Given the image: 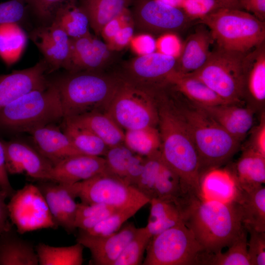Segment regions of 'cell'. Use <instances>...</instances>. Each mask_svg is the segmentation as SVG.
Masks as SVG:
<instances>
[{
  "label": "cell",
  "instance_id": "6da1fadb",
  "mask_svg": "<svg viewBox=\"0 0 265 265\" xmlns=\"http://www.w3.org/2000/svg\"><path fill=\"white\" fill-rule=\"evenodd\" d=\"M157 105L162 160L178 175L186 194L203 196L198 153L167 87L159 89Z\"/></svg>",
  "mask_w": 265,
  "mask_h": 265
},
{
  "label": "cell",
  "instance_id": "7a4b0ae2",
  "mask_svg": "<svg viewBox=\"0 0 265 265\" xmlns=\"http://www.w3.org/2000/svg\"><path fill=\"white\" fill-rule=\"evenodd\" d=\"M178 206L184 224L205 252L229 247L244 228L232 203L191 195Z\"/></svg>",
  "mask_w": 265,
  "mask_h": 265
},
{
  "label": "cell",
  "instance_id": "3957f363",
  "mask_svg": "<svg viewBox=\"0 0 265 265\" xmlns=\"http://www.w3.org/2000/svg\"><path fill=\"white\" fill-rule=\"evenodd\" d=\"M169 93L195 145L200 162V178L208 171L227 163L238 151L240 142L226 132L203 107L172 87Z\"/></svg>",
  "mask_w": 265,
  "mask_h": 265
},
{
  "label": "cell",
  "instance_id": "277c9868",
  "mask_svg": "<svg viewBox=\"0 0 265 265\" xmlns=\"http://www.w3.org/2000/svg\"><path fill=\"white\" fill-rule=\"evenodd\" d=\"M121 79L99 71L69 72L51 81L58 89L63 119L91 111H105Z\"/></svg>",
  "mask_w": 265,
  "mask_h": 265
},
{
  "label": "cell",
  "instance_id": "5b68a950",
  "mask_svg": "<svg viewBox=\"0 0 265 265\" xmlns=\"http://www.w3.org/2000/svg\"><path fill=\"white\" fill-rule=\"evenodd\" d=\"M209 29L216 46L246 53L265 41V22L242 9L216 7L196 20Z\"/></svg>",
  "mask_w": 265,
  "mask_h": 265
},
{
  "label": "cell",
  "instance_id": "8992f818",
  "mask_svg": "<svg viewBox=\"0 0 265 265\" xmlns=\"http://www.w3.org/2000/svg\"><path fill=\"white\" fill-rule=\"evenodd\" d=\"M59 94L50 84L29 92L0 110V129L12 132H28L63 120Z\"/></svg>",
  "mask_w": 265,
  "mask_h": 265
},
{
  "label": "cell",
  "instance_id": "52a82bcc",
  "mask_svg": "<svg viewBox=\"0 0 265 265\" xmlns=\"http://www.w3.org/2000/svg\"><path fill=\"white\" fill-rule=\"evenodd\" d=\"M160 86L121 79L105 112L125 131L157 127V94Z\"/></svg>",
  "mask_w": 265,
  "mask_h": 265
},
{
  "label": "cell",
  "instance_id": "ba28073f",
  "mask_svg": "<svg viewBox=\"0 0 265 265\" xmlns=\"http://www.w3.org/2000/svg\"><path fill=\"white\" fill-rule=\"evenodd\" d=\"M246 53L216 46L205 63L188 75L201 80L225 101L245 104L242 61Z\"/></svg>",
  "mask_w": 265,
  "mask_h": 265
},
{
  "label": "cell",
  "instance_id": "9c48e42d",
  "mask_svg": "<svg viewBox=\"0 0 265 265\" xmlns=\"http://www.w3.org/2000/svg\"><path fill=\"white\" fill-rule=\"evenodd\" d=\"M65 186L74 198L78 197L86 204L100 203L120 209H141L150 202L134 186L107 172Z\"/></svg>",
  "mask_w": 265,
  "mask_h": 265
},
{
  "label": "cell",
  "instance_id": "30bf717a",
  "mask_svg": "<svg viewBox=\"0 0 265 265\" xmlns=\"http://www.w3.org/2000/svg\"><path fill=\"white\" fill-rule=\"evenodd\" d=\"M203 251L184 223L152 237L146 249L144 265H197Z\"/></svg>",
  "mask_w": 265,
  "mask_h": 265
},
{
  "label": "cell",
  "instance_id": "8fae6325",
  "mask_svg": "<svg viewBox=\"0 0 265 265\" xmlns=\"http://www.w3.org/2000/svg\"><path fill=\"white\" fill-rule=\"evenodd\" d=\"M10 199L7 204L9 218L20 234L58 227L37 185H26L15 191Z\"/></svg>",
  "mask_w": 265,
  "mask_h": 265
},
{
  "label": "cell",
  "instance_id": "7c38bea8",
  "mask_svg": "<svg viewBox=\"0 0 265 265\" xmlns=\"http://www.w3.org/2000/svg\"><path fill=\"white\" fill-rule=\"evenodd\" d=\"M133 11L140 28L156 33L181 31L196 22L184 9L157 0H135Z\"/></svg>",
  "mask_w": 265,
  "mask_h": 265
},
{
  "label": "cell",
  "instance_id": "4fadbf2b",
  "mask_svg": "<svg viewBox=\"0 0 265 265\" xmlns=\"http://www.w3.org/2000/svg\"><path fill=\"white\" fill-rule=\"evenodd\" d=\"M8 174H24L40 181H49L53 165L36 148L18 140H1Z\"/></svg>",
  "mask_w": 265,
  "mask_h": 265
},
{
  "label": "cell",
  "instance_id": "5bb4252c",
  "mask_svg": "<svg viewBox=\"0 0 265 265\" xmlns=\"http://www.w3.org/2000/svg\"><path fill=\"white\" fill-rule=\"evenodd\" d=\"M49 68L42 59L33 66L10 74L0 75V110L23 95L48 87Z\"/></svg>",
  "mask_w": 265,
  "mask_h": 265
},
{
  "label": "cell",
  "instance_id": "9a60e30c",
  "mask_svg": "<svg viewBox=\"0 0 265 265\" xmlns=\"http://www.w3.org/2000/svg\"><path fill=\"white\" fill-rule=\"evenodd\" d=\"M30 38L44 56L49 72L60 68L69 70L71 38L53 22L33 30Z\"/></svg>",
  "mask_w": 265,
  "mask_h": 265
},
{
  "label": "cell",
  "instance_id": "2e32d148",
  "mask_svg": "<svg viewBox=\"0 0 265 265\" xmlns=\"http://www.w3.org/2000/svg\"><path fill=\"white\" fill-rule=\"evenodd\" d=\"M136 229L133 223H128L117 232L106 237L92 236L79 231L77 242L89 249L91 264L113 265Z\"/></svg>",
  "mask_w": 265,
  "mask_h": 265
},
{
  "label": "cell",
  "instance_id": "e0dca14e",
  "mask_svg": "<svg viewBox=\"0 0 265 265\" xmlns=\"http://www.w3.org/2000/svg\"><path fill=\"white\" fill-rule=\"evenodd\" d=\"M243 97L255 111L265 103V41L246 53L242 61Z\"/></svg>",
  "mask_w": 265,
  "mask_h": 265
},
{
  "label": "cell",
  "instance_id": "ac0fdd59",
  "mask_svg": "<svg viewBox=\"0 0 265 265\" xmlns=\"http://www.w3.org/2000/svg\"><path fill=\"white\" fill-rule=\"evenodd\" d=\"M107 172L103 157L78 154L53 166L49 181L70 185Z\"/></svg>",
  "mask_w": 265,
  "mask_h": 265
},
{
  "label": "cell",
  "instance_id": "d6986e66",
  "mask_svg": "<svg viewBox=\"0 0 265 265\" xmlns=\"http://www.w3.org/2000/svg\"><path fill=\"white\" fill-rule=\"evenodd\" d=\"M177 62L175 57L159 52L139 56L127 65L129 80L147 85L165 84L175 71Z\"/></svg>",
  "mask_w": 265,
  "mask_h": 265
},
{
  "label": "cell",
  "instance_id": "ffe728a7",
  "mask_svg": "<svg viewBox=\"0 0 265 265\" xmlns=\"http://www.w3.org/2000/svg\"><path fill=\"white\" fill-rule=\"evenodd\" d=\"M42 193L53 220L68 234L76 229L75 221L77 208L75 198L66 186L50 181H40L36 185Z\"/></svg>",
  "mask_w": 265,
  "mask_h": 265
},
{
  "label": "cell",
  "instance_id": "44dd1931",
  "mask_svg": "<svg viewBox=\"0 0 265 265\" xmlns=\"http://www.w3.org/2000/svg\"><path fill=\"white\" fill-rule=\"evenodd\" d=\"M111 51L107 46L90 33L71 39L69 72L99 71L109 61Z\"/></svg>",
  "mask_w": 265,
  "mask_h": 265
},
{
  "label": "cell",
  "instance_id": "7402d4cb",
  "mask_svg": "<svg viewBox=\"0 0 265 265\" xmlns=\"http://www.w3.org/2000/svg\"><path fill=\"white\" fill-rule=\"evenodd\" d=\"M244 104L226 103L203 107L226 132L240 142L253 128L255 112L251 107L244 106Z\"/></svg>",
  "mask_w": 265,
  "mask_h": 265
},
{
  "label": "cell",
  "instance_id": "603a6c76",
  "mask_svg": "<svg viewBox=\"0 0 265 265\" xmlns=\"http://www.w3.org/2000/svg\"><path fill=\"white\" fill-rule=\"evenodd\" d=\"M29 133L37 150L53 165L69 157L83 154L55 124L39 128Z\"/></svg>",
  "mask_w": 265,
  "mask_h": 265
},
{
  "label": "cell",
  "instance_id": "cb8c5ba5",
  "mask_svg": "<svg viewBox=\"0 0 265 265\" xmlns=\"http://www.w3.org/2000/svg\"><path fill=\"white\" fill-rule=\"evenodd\" d=\"M225 168L238 189L249 191L265 182V157L246 147L238 160Z\"/></svg>",
  "mask_w": 265,
  "mask_h": 265
},
{
  "label": "cell",
  "instance_id": "d4e9b609",
  "mask_svg": "<svg viewBox=\"0 0 265 265\" xmlns=\"http://www.w3.org/2000/svg\"><path fill=\"white\" fill-rule=\"evenodd\" d=\"M193 33L187 38L175 71L181 74H188L200 69L208 59L212 51L210 46L214 43L208 28L198 24Z\"/></svg>",
  "mask_w": 265,
  "mask_h": 265
},
{
  "label": "cell",
  "instance_id": "484cf974",
  "mask_svg": "<svg viewBox=\"0 0 265 265\" xmlns=\"http://www.w3.org/2000/svg\"><path fill=\"white\" fill-rule=\"evenodd\" d=\"M104 157L107 173L134 186L143 171L145 157L133 153L124 144L109 147Z\"/></svg>",
  "mask_w": 265,
  "mask_h": 265
},
{
  "label": "cell",
  "instance_id": "4316f807",
  "mask_svg": "<svg viewBox=\"0 0 265 265\" xmlns=\"http://www.w3.org/2000/svg\"><path fill=\"white\" fill-rule=\"evenodd\" d=\"M246 230L265 232V187L261 185L249 191L238 189L232 203Z\"/></svg>",
  "mask_w": 265,
  "mask_h": 265
},
{
  "label": "cell",
  "instance_id": "83f0119b",
  "mask_svg": "<svg viewBox=\"0 0 265 265\" xmlns=\"http://www.w3.org/2000/svg\"><path fill=\"white\" fill-rule=\"evenodd\" d=\"M63 120L89 130L108 147L124 144L125 131L105 111H91Z\"/></svg>",
  "mask_w": 265,
  "mask_h": 265
},
{
  "label": "cell",
  "instance_id": "f1b7e54d",
  "mask_svg": "<svg viewBox=\"0 0 265 265\" xmlns=\"http://www.w3.org/2000/svg\"><path fill=\"white\" fill-rule=\"evenodd\" d=\"M166 83L190 101L203 107L229 103L201 80L188 74H181L174 71L167 77Z\"/></svg>",
  "mask_w": 265,
  "mask_h": 265
},
{
  "label": "cell",
  "instance_id": "f546056e",
  "mask_svg": "<svg viewBox=\"0 0 265 265\" xmlns=\"http://www.w3.org/2000/svg\"><path fill=\"white\" fill-rule=\"evenodd\" d=\"M33 245L19 237L12 225L0 234V265H37Z\"/></svg>",
  "mask_w": 265,
  "mask_h": 265
},
{
  "label": "cell",
  "instance_id": "4dcf8cb0",
  "mask_svg": "<svg viewBox=\"0 0 265 265\" xmlns=\"http://www.w3.org/2000/svg\"><path fill=\"white\" fill-rule=\"evenodd\" d=\"M203 196L208 199L232 203L238 193V189L229 172L220 167L205 173L200 178Z\"/></svg>",
  "mask_w": 265,
  "mask_h": 265
},
{
  "label": "cell",
  "instance_id": "1f68e13d",
  "mask_svg": "<svg viewBox=\"0 0 265 265\" xmlns=\"http://www.w3.org/2000/svg\"><path fill=\"white\" fill-rule=\"evenodd\" d=\"M132 0H80V6L86 14L90 26L97 35L104 26L128 9Z\"/></svg>",
  "mask_w": 265,
  "mask_h": 265
},
{
  "label": "cell",
  "instance_id": "d6a6232c",
  "mask_svg": "<svg viewBox=\"0 0 265 265\" xmlns=\"http://www.w3.org/2000/svg\"><path fill=\"white\" fill-rule=\"evenodd\" d=\"M247 231L244 228L237 238L222 253L202 251L199 256L197 265H251L247 251Z\"/></svg>",
  "mask_w": 265,
  "mask_h": 265
},
{
  "label": "cell",
  "instance_id": "836d02e7",
  "mask_svg": "<svg viewBox=\"0 0 265 265\" xmlns=\"http://www.w3.org/2000/svg\"><path fill=\"white\" fill-rule=\"evenodd\" d=\"M149 203L150 212L145 227L152 238L183 223L181 211L174 202L152 199Z\"/></svg>",
  "mask_w": 265,
  "mask_h": 265
},
{
  "label": "cell",
  "instance_id": "e575fe53",
  "mask_svg": "<svg viewBox=\"0 0 265 265\" xmlns=\"http://www.w3.org/2000/svg\"><path fill=\"white\" fill-rule=\"evenodd\" d=\"M77 0H70L56 12L52 22L62 28L71 39L90 33L88 18Z\"/></svg>",
  "mask_w": 265,
  "mask_h": 265
},
{
  "label": "cell",
  "instance_id": "d590c367",
  "mask_svg": "<svg viewBox=\"0 0 265 265\" xmlns=\"http://www.w3.org/2000/svg\"><path fill=\"white\" fill-rule=\"evenodd\" d=\"M84 247L78 242L71 246L61 247L39 243L35 250L40 265H81Z\"/></svg>",
  "mask_w": 265,
  "mask_h": 265
},
{
  "label": "cell",
  "instance_id": "8d00e7d4",
  "mask_svg": "<svg viewBox=\"0 0 265 265\" xmlns=\"http://www.w3.org/2000/svg\"><path fill=\"white\" fill-rule=\"evenodd\" d=\"M63 121V132L79 151L85 155L105 156L109 147L101 138L85 128Z\"/></svg>",
  "mask_w": 265,
  "mask_h": 265
},
{
  "label": "cell",
  "instance_id": "74e56055",
  "mask_svg": "<svg viewBox=\"0 0 265 265\" xmlns=\"http://www.w3.org/2000/svg\"><path fill=\"white\" fill-rule=\"evenodd\" d=\"M26 41V34L18 23L0 25V56L7 65L18 60Z\"/></svg>",
  "mask_w": 265,
  "mask_h": 265
},
{
  "label": "cell",
  "instance_id": "f35d334b",
  "mask_svg": "<svg viewBox=\"0 0 265 265\" xmlns=\"http://www.w3.org/2000/svg\"><path fill=\"white\" fill-rule=\"evenodd\" d=\"M124 144L133 153L145 158L160 150L161 140L158 127L125 131Z\"/></svg>",
  "mask_w": 265,
  "mask_h": 265
},
{
  "label": "cell",
  "instance_id": "ab89813d",
  "mask_svg": "<svg viewBox=\"0 0 265 265\" xmlns=\"http://www.w3.org/2000/svg\"><path fill=\"white\" fill-rule=\"evenodd\" d=\"M187 195L178 175L163 160L156 178L152 199L172 202L178 205Z\"/></svg>",
  "mask_w": 265,
  "mask_h": 265
},
{
  "label": "cell",
  "instance_id": "60d3db41",
  "mask_svg": "<svg viewBox=\"0 0 265 265\" xmlns=\"http://www.w3.org/2000/svg\"><path fill=\"white\" fill-rule=\"evenodd\" d=\"M119 210L113 206L100 203H77L75 227L80 230L90 229Z\"/></svg>",
  "mask_w": 265,
  "mask_h": 265
},
{
  "label": "cell",
  "instance_id": "b9f144b4",
  "mask_svg": "<svg viewBox=\"0 0 265 265\" xmlns=\"http://www.w3.org/2000/svg\"><path fill=\"white\" fill-rule=\"evenodd\" d=\"M151 238L145 227L137 228L113 265H142L144 253Z\"/></svg>",
  "mask_w": 265,
  "mask_h": 265
},
{
  "label": "cell",
  "instance_id": "7bdbcfd3",
  "mask_svg": "<svg viewBox=\"0 0 265 265\" xmlns=\"http://www.w3.org/2000/svg\"><path fill=\"white\" fill-rule=\"evenodd\" d=\"M141 208L132 207L122 209L105 218L93 228L79 231L95 237H106L117 232L123 224L133 216Z\"/></svg>",
  "mask_w": 265,
  "mask_h": 265
},
{
  "label": "cell",
  "instance_id": "ee69618b",
  "mask_svg": "<svg viewBox=\"0 0 265 265\" xmlns=\"http://www.w3.org/2000/svg\"><path fill=\"white\" fill-rule=\"evenodd\" d=\"M34 15L41 21L50 24L57 10L70 0H23Z\"/></svg>",
  "mask_w": 265,
  "mask_h": 265
},
{
  "label": "cell",
  "instance_id": "f6af8a7d",
  "mask_svg": "<svg viewBox=\"0 0 265 265\" xmlns=\"http://www.w3.org/2000/svg\"><path fill=\"white\" fill-rule=\"evenodd\" d=\"M250 234L247 251L251 265H265V232L253 229L246 230Z\"/></svg>",
  "mask_w": 265,
  "mask_h": 265
},
{
  "label": "cell",
  "instance_id": "bcb514c9",
  "mask_svg": "<svg viewBox=\"0 0 265 265\" xmlns=\"http://www.w3.org/2000/svg\"><path fill=\"white\" fill-rule=\"evenodd\" d=\"M27 8L23 0H9L0 3V25L18 23L24 18Z\"/></svg>",
  "mask_w": 265,
  "mask_h": 265
},
{
  "label": "cell",
  "instance_id": "7dc6e473",
  "mask_svg": "<svg viewBox=\"0 0 265 265\" xmlns=\"http://www.w3.org/2000/svg\"><path fill=\"white\" fill-rule=\"evenodd\" d=\"M133 21L129 9L107 23L103 28L101 35L107 44L124 26Z\"/></svg>",
  "mask_w": 265,
  "mask_h": 265
},
{
  "label": "cell",
  "instance_id": "c3c4849f",
  "mask_svg": "<svg viewBox=\"0 0 265 265\" xmlns=\"http://www.w3.org/2000/svg\"><path fill=\"white\" fill-rule=\"evenodd\" d=\"M133 21L121 28L112 39L106 44L111 51H119L128 45L133 37Z\"/></svg>",
  "mask_w": 265,
  "mask_h": 265
},
{
  "label": "cell",
  "instance_id": "681fc988",
  "mask_svg": "<svg viewBox=\"0 0 265 265\" xmlns=\"http://www.w3.org/2000/svg\"><path fill=\"white\" fill-rule=\"evenodd\" d=\"M130 44L132 50L139 56L154 53L157 48L154 38L146 34L133 37Z\"/></svg>",
  "mask_w": 265,
  "mask_h": 265
},
{
  "label": "cell",
  "instance_id": "f907efd6",
  "mask_svg": "<svg viewBox=\"0 0 265 265\" xmlns=\"http://www.w3.org/2000/svg\"><path fill=\"white\" fill-rule=\"evenodd\" d=\"M156 47L159 49V53L175 57L181 50L179 39L172 33L163 34L156 42Z\"/></svg>",
  "mask_w": 265,
  "mask_h": 265
},
{
  "label": "cell",
  "instance_id": "816d5d0a",
  "mask_svg": "<svg viewBox=\"0 0 265 265\" xmlns=\"http://www.w3.org/2000/svg\"><path fill=\"white\" fill-rule=\"evenodd\" d=\"M259 125L253 132L251 142L248 147L265 157V117L262 114Z\"/></svg>",
  "mask_w": 265,
  "mask_h": 265
},
{
  "label": "cell",
  "instance_id": "f5cc1de1",
  "mask_svg": "<svg viewBox=\"0 0 265 265\" xmlns=\"http://www.w3.org/2000/svg\"><path fill=\"white\" fill-rule=\"evenodd\" d=\"M0 188L7 197L10 198L15 192L10 183L6 170L3 148L0 140Z\"/></svg>",
  "mask_w": 265,
  "mask_h": 265
},
{
  "label": "cell",
  "instance_id": "db71d44e",
  "mask_svg": "<svg viewBox=\"0 0 265 265\" xmlns=\"http://www.w3.org/2000/svg\"><path fill=\"white\" fill-rule=\"evenodd\" d=\"M242 9L265 22V0H238Z\"/></svg>",
  "mask_w": 265,
  "mask_h": 265
},
{
  "label": "cell",
  "instance_id": "11a10c76",
  "mask_svg": "<svg viewBox=\"0 0 265 265\" xmlns=\"http://www.w3.org/2000/svg\"><path fill=\"white\" fill-rule=\"evenodd\" d=\"M5 193L0 188V234L8 229L11 225L8 222V211Z\"/></svg>",
  "mask_w": 265,
  "mask_h": 265
},
{
  "label": "cell",
  "instance_id": "9f6ffc18",
  "mask_svg": "<svg viewBox=\"0 0 265 265\" xmlns=\"http://www.w3.org/2000/svg\"><path fill=\"white\" fill-rule=\"evenodd\" d=\"M217 6L242 9L238 0H213Z\"/></svg>",
  "mask_w": 265,
  "mask_h": 265
}]
</instances>
